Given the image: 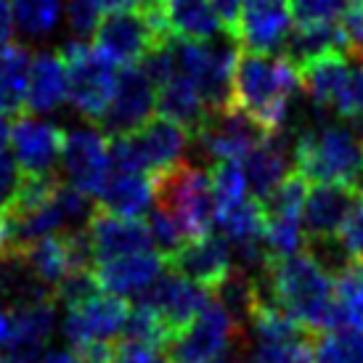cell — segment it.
<instances>
[{"mask_svg": "<svg viewBox=\"0 0 363 363\" xmlns=\"http://www.w3.org/2000/svg\"><path fill=\"white\" fill-rule=\"evenodd\" d=\"M305 199H308V181L300 172H289L286 181L262 202V210H265L268 220H276V218L303 220Z\"/></svg>", "mask_w": 363, "mask_h": 363, "instance_id": "35", "label": "cell"}, {"mask_svg": "<svg viewBox=\"0 0 363 363\" xmlns=\"http://www.w3.org/2000/svg\"><path fill=\"white\" fill-rule=\"evenodd\" d=\"M210 181L215 196V218L247 199V181L239 162H215L210 167Z\"/></svg>", "mask_w": 363, "mask_h": 363, "instance_id": "34", "label": "cell"}, {"mask_svg": "<svg viewBox=\"0 0 363 363\" xmlns=\"http://www.w3.org/2000/svg\"><path fill=\"white\" fill-rule=\"evenodd\" d=\"M257 286L289 318L303 323L311 334L332 332L334 315V279L308 250L292 257L271 260Z\"/></svg>", "mask_w": 363, "mask_h": 363, "instance_id": "1", "label": "cell"}, {"mask_svg": "<svg viewBox=\"0 0 363 363\" xmlns=\"http://www.w3.org/2000/svg\"><path fill=\"white\" fill-rule=\"evenodd\" d=\"M289 6L297 24H321L337 19L347 6V0H289Z\"/></svg>", "mask_w": 363, "mask_h": 363, "instance_id": "39", "label": "cell"}, {"mask_svg": "<svg viewBox=\"0 0 363 363\" xmlns=\"http://www.w3.org/2000/svg\"><path fill=\"white\" fill-rule=\"evenodd\" d=\"M164 260L157 252H141L130 255V257H120V260L99 262L93 273L101 289L111 297H141L149 286L162 276Z\"/></svg>", "mask_w": 363, "mask_h": 363, "instance_id": "21", "label": "cell"}, {"mask_svg": "<svg viewBox=\"0 0 363 363\" xmlns=\"http://www.w3.org/2000/svg\"><path fill=\"white\" fill-rule=\"evenodd\" d=\"M21 257L27 260L30 271L38 276V281H40L43 286H48L51 292L59 286V281L67 273L74 271L69 244H67V236H64V233L30 244V247L21 252Z\"/></svg>", "mask_w": 363, "mask_h": 363, "instance_id": "29", "label": "cell"}, {"mask_svg": "<svg viewBox=\"0 0 363 363\" xmlns=\"http://www.w3.org/2000/svg\"><path fill=\"white\" fill-rule=\"evenodd\" d=\"M13 40V13L9 0H0V53L9 51Z\"/></svg>", "mask_w": 363, "mask_h": 363, "instance_id": "46", "label": "cell"}, {"mask_svg": "<svg viewBox=\"0 0 363 363\" xmlns=\"http://www.w3.org/2000/svg\"><path fill=\"white\" fill-rule=\"evenodd\" d=\"M67 24L77 40L96 35L99 27V9L93 0H67Z\"/></svg>", "mask_w": 363, "mask_h": 363, "instance_id": "41", "label": "cell"}, {"mask_svg": "<svg viewBox=\"0 0 363 363\" xmlns=\"http://www.w3.org/2000/svg\"><path fill=\"white\" fill-rule=\"evenodd\" d=\"M276 135V133H273ZM196 146L215 162H242L247 154L271 138V133L260 128L252 117H247L236 106L218 114H210L199 130L191 135Z\"/></svg>", "mask_w": 363, "mask_h": 363, "instance_id": "11", "label": "cell"}, {"mask_svg": "<svg viewBox=\"0 0 363 363\" xmlns=\"http://www.w3.org/2000/svg\"><path fill=\"white\" fill-rule=\"evenodd\" d=\"M340 30L347 43V56L363 59V0H347L340 13Z\"/></svg>", "mask_w": 363, "mask_h": 363, "instance_id": "40", "label": "cell"}, {"mask_svg": "<svg viewBox=\"0 0 363 363\" xmlns=\"http://www.w3.org/2000/svg\"><path fill=\"white\" fill-rule=\"evenodd\" d=\"M313 363H363V329L315 334Z\"/></svg>", "mask_w": 363, "mask_h": 363, "instance_id": "31", "label": "cell"}, {"mask_svg": "<svg viewBox=\"0 0 363 363\" xmlns=\"http://www.w3.org/2000/svg\"><path fill=\"white\" fill-rule=\"evenodd\" d=\"M347 72H350L347 53L321 56V59H315L313 64H308L305 69L297 72L300 88L311 99L313 109L321 111V114L326 109H334V101H337V96H340L345 80H347Z\"/></svg>", "mask_w": 363, "mask_h": 363, "instance_id": "26", "label": "cell"}, {"mask_svg": "<svg viewBox=\"0 0 363 363\" xmlns=\"http://www.w3.org/2000/svg\"><path fill=\"white\" fill-rule=\"evenodd\" d=\"M30 48L11 45L0 53V117H24L27 114V85L32 69Z\"/></svg>", "mask_w": 363, "mask_h": 363, "instance_id": "28", "label": "cell"}, {"mask_svg": "<svg viewBox=\"0 0 363 363\" xmlns=\"http://www.w3.org/2000/svg\"><path fill=\"white\" fill-rule=\"evenodd\" d=\"M297 88H300L297 72L281 56L271 59V56L242 51L233 72L231 106L252 117L260 128L273 135L284 130Z\"/></svg>", "mask_w": 363, "mask_h": 363, "instance_id": "2", "label": "cell"}, {"mask_svg": "<svg viewBox=\"0 0 363 363\" xmlns=\"http://www.w3.org/2000/svg\"><path fill=\"white\" fill-rule=\"evenodd\" d=\"M99 281L93 268H74L59 281V286L53 289V300L61 303L67 311H74L80 305L91 303L93 297H99Z\"/></svg>", "mask_w": 363, "mask_h": 363, "instance_id": "36", "label": "cell"}, {"mask_svg": "<svg viewBox=\"0 0 363 363\" xmlns=\"http://www.w3.org/2000/svg\"><path fill=\"white\" fill-rule=\"evenodd\" d=\"M286 146H284L281 133L271 135L265 143H260L257 149L247 154L239 164L244 170V181H247V189L252 191L255 202H265L289 175V167H286Z\"/></svg>", "mask_w": 363, "mask_h": 363, "instance_id": "24", "label": "cell"}, {"mask_svg": "<svg viewBox=\"0 0 363 363\" xmlns=\"http://www.w3.org/2000/svg\"><path fill=\"white\" fill-rule=\"evenodd\" d=\"M210 6L215 9L218 19L223 21L228 38L236 40V24H239V13H242V0H210Z\"/></svg>", "mask_w": 363, "mask_h": 363, "instance_id": "45", "label": "cell"}, {"mask_svg": "<svg viewBox=\"0 0 363 363\" xmlns=\"http://www.w3.org/2000/svg\"><path fill=\"white\" fill-rule=\"evenodd\" d=\"M96 9L104 11L106 16L109 13H122V11H138L141 9V0H93Z\"/></svg>", "mask_w": 363, "mask_h": 363, "instance_id": "47", "label": "cell"}, {"mask_svg": "<svg viewBox=\"0 0 363 363\" xmlns=\"http://www.w3.org/2000/svg\"><path fill=\"white\" fill-rule=\"evenodd\" d=\"M67 69V99L85 120L99 125L117 91V64L82 40H69L61 48Z\"/></svg>", "mask_w": 363, "mask_h": 363, "instance_id": "7", "label": "cell"}, {"mask_svg": "<svg viewBox=\"0 0 363 363\" xmlns=\"http://www.w3.org/2000/svg\"><path fill=\"white\" fill-rule=\"evenodd\" d=\"M125 342L141 345V347H152V350H167L170 345V332L162 323V318L154 311H149L146 305L135 303L128 313V321L122 329Z\"/></svg>", "mask_w": 363, "mask_h": 363, "instance_id": "33", "label": "cell"}, {"mask_svg": "<svg viewBox=\"0 0 363 363\" xmlns=\"http://www.w3.org/2000/svg\"><path fill=\"white\" fill-rule=\"evenodd\" d=\"M157 183V207L172 215L189 242H199L212 233L215 225V196H212L210 170L181 162L164 172Z\"/></svg>", "mask_w": 363, "mask_h": 363, "instance_id": "5", "label": "cell"}, {"mask_svg": "<svg viewBox=\"0 0 363 363\" xmlns=\"http://www.w3.org/2000/svg\"><path fill=\"white\" fill-rule=\"evenodd\" d=\"M0 223H3V215H0Z\"/></svg>", "mask_w": 363, "mask_h": 363, "instance_id": "50", "label": "cell"}, {"mask_svg": "<svg viewBox=\"0 0 363 363\" xmlns=\"http://www.w3.org/2000/svg\"><path fill=\"white\" fill-rule=\"evenodd\" d=\"M164 265L167 271L178 273L186 281L196 284L212 294L233 271L231 244L220 233H210L199 242H186L170 260H164Z\"/></svg>", "mask_w": 363, "mask_h": 363, "instance_id": "16", "label": "cell"}, {"mask_svg": "<svg viewBox=\"0 0 363 363\" xmlns=\"http://www.w3.org/2000/svg\"><path fill=\"white\" fill-rule=\"evenodd\" d=\"M210 300L212 294L207 289L186 281L183 276L172 271L162 273L160 279L138 297V303L160 315L162 323L170 332V340L178 337L183 329H189L196 321V315L210 305Z\"/></svg>", "mask_w": 363, "mask_h": 363, "instance_id": "13", "label": "cell"}, {"mask_svg": "<svg viewBox=\"0 0 363 363\" xmlns=\"http://www.w3.org/2000/svg\"><path fill=\"white\" fill-rule=\"evenodd\" d=\"M244 334L242 326H236L233 318L223 311V305L212 297L196 321L183 329L178 337H172L167 345L170 363H212L223 355L233 342H239Z\"/></svg>", "mask_w": 363, "mask_h": 363, "instance_id": "8", "label": "cell"}, {"mask_svg": "<svg viewBox=\"0 0 363 363\" xmlns=\"http://www.w3.org/2000/svg\"><path fill=\"white\" fill-rule=\"evenodd\" d=\"M149 233H152L154 247L160 250L162 260H170L172 255L189 242V239L183 236L181 225L172 220V215H167L162 207H154V210L149 212Z\"/></svg>", "mask_w": 363, "mask_h": 363, "instance_id": "38", "label": "cell"}, {"mask_svg": "<svg viewBox=\"0 0 363 363\" xmlns=\"http://www.w3.org/2000/svg\"><path fill=\"white\" fill-rule=\"evenodd\" d=\"M157 202V183L141 172H111L106 189L99 194V210L138 220L143 212H152Z\"/></svg>", "mask_w": 363, "mask_h": 363, "instance_id": "23", "label": "cell"}, {"mask_svg": "<svg viewBox=\"0 0 363 363\" xmlns=\"http://www.w3.org/2000/svg\"><path fill=\"white\" fill-rule=\"evenodd\" d=\"M11 13L27 38H43L59 24L61 0H11Z\"/></svg>", "mask_w": 363, "mask_h": 363, "instance_id": "32", "label": "cell"}, {"mask_svg": "<svg viewBox=\"0 0 363 363\" xmlns=\"http://www.w3.org/2000/svg\"><path fill=\"white\" fill-rule=\"evenodd\" d=\"M9 337H11V313L0 305V358H3V353H6Z\"/></svg>", "mask_w": 363, "mask_h": 363, "instance_id": "48", "label": "cell"}, {"mask_svg": "<svg viewBox=\"0 0 363 363\" xmlns=\"http://www.w3.org/2000/svg\"><path fill=\"white\" fill-rule=\"evenodd\" d=\"M337 242L342 244V250L350 257H363V196L355 202V207L350 210L347 220H345L342 231L337 236Z\"/></svg>", "mask_w": 363, "mask_h": 363, "instance_id": "43", "label": "cell"}, {"mask_svg": "<svg viewBox=\"0 0 363 363\" xmlns=\"http://www.w3.org/2000/svg\"><path fill=\"white\" fill-rule=\"evenodd\" d=\"M218 228L220 236L228 244H233V250L247 247V244H260L265 242V228H268V218L262 210L260 202L255 199H244L242 204H236L233 210L220 212L218 218Z\"/></svg>", "mask_w": 363, "mask_h": 363, "instance_id": "30", "label": "cell"}, {"mask_svg": "<svg viewBox=\"0 0 363 363\" xmlns=\"http://www.w3.org/2000/svg\"><path fill=\"white\" fill-rule=\"evenodd\" d=\"M355 135H358V138H361V143H363V130H358V133H355Z\"/></svg>", "mask_w": 363, "mask_h": 363, "instance_id": "49", "label": "cell"}, {"mask_svg": "<svg viewBox=\"0 0 363 363\" xmlns=\"http://www.w3.org/2000/svg\"><path fill=\"white\" fill-rule=\"evenodd\" d=\"M162 40L170 38H162L143 11L109 13L96 27V51L122 67H138Z\"/></svg>", "mask_w": 363, "mask_h": 363, "instance_id": "12", "label": "cell"}, {"mask_svg": "<svg viewBox=\"0 0 363 363\" xmlns=\"http://www.w3.org/2000/svg\"><path fill=\"white\" fill-rule=\"evenodd\" d=\"M334 111L342 120L353 122L355 133L363 130V59L350 61V72H347V80L334 101Z\"/></svg>", "mask_w": 363, "mask_h": 363, "instance_id": "37", "label": "cell"}, {"mask_svg": "<svg viewBox=\"0 0 363 363\" xmlns=\"http://www.w3.org/2000/svg\"><path fill=\"white\" fill-rule=\"evenodd\" d=\"M61 167L69 186L85 196H99L111 178V143L101 130H69L61 149Z\"/></svg>", "mask_w": 363, "mask_h": 363, "instance_id": "9", "label": "cell"}, {"mask_svg": "<svg viewBox=\"0 0 363 363\" xmlns=\"http://www.w3.org/2000/svg\"><path fill=\"white\" fill-rule=\"evenodd\" d=\"M154 30L170 40L212 43L215 38H228V32L218 19L210 0H164L160 13H146ZM233 40V38H231Z\"/></svg>", "mask_w": 363, "mask_h": 363, "instance_id": "18", "label": "cell"}, {"mask_svg": "<svg viewBox=\"0 0 363 363\" xmlns=\"http://www.w3.org/2000/svg\"><path fill=\"white\" fill-rule=\"evenodd\" d=\"M111 363H170V361L162 358V350L141 347V345H130L122 340V342H114Z\"/></svg>", "mask_w": 363, "mask_h": 363, "instance_id": "44", "label": "cell"}, {"mask_svg": "<svg viewBox=\"0 0 363 363\" xmlns=\"http://www.w3.org/2000/svg\"><path fill=\"white\" fill-rule=\"evenodd\" d=\"M157 109V88L141 67H125L117 74V91L99 120L106 138H125L138 133Z\"/></svg>", "mask_w": 363, "mask_h": 363, "instance_id": "10", "label": "cell"}, {"mask_svg": "<svg viewBox=\"0 0 363 363\" xmlns=\"http://www.w3.org/2000/svg\"><path fill=\"white\" fill-rule=\"evenodd\" d=\"M172 51L178 61V72L194 82L210 114L231 109L233 72L239 61V43L231 38L212 43L172 40Z\"/></svg>", "mask_w": 363, "mask_h": 363, "instance_id": "4", "label": "cell"}, {"mask_svg": "<svg viewBox=\"0 0 363 363\" xmlns=\"http://www.w3.org/2000/svg\"><path fill=\"white\" fill-rule=\"evenodd\" d=\"M130 305L122 297L99 294L91 303L80 305L74 311H67L64 318V337L69 340L72 350H82L88 345L111 342L117 334H122L128 321Z\"/></svg>", "mask_w": 363, "mask_h": 363, "instance_id": "15", "label": "cell"}, {"mask_svg": "<svg viewBox=\"0 0 363 363\" xmlns=\"http://www.w3.org/2000/svg\"><path fill=\"white\" fill-rule=\"evenodd\" d=\"M292 21L289 0H242L236 43L244 51L271 56L284 48L292 32Z\"/></svg>", "mask_w": 363, "mask_h": 363, "instance_id": "14", "label": "cell"}, {"mask_svg": "<svg viewBox=\"0 0 363 363\" xmlns=\"http://www.w3.org/2000/svg\"><path fill=\"white\" fill-rule=\"evenodd\" d=\"M329 53H347V43L340 30V21H321V24H297L281 48V59L294 72L305 69L321 56Z\"/></svg>", "mask_w": 363, "mask_h": 363, "instance_id": "22", "label": "cell"}, {"mask_svg": "<svg viewBox=\"0 0 363 363\" xmlns=\"http://www.w3.org/2000/svg\"><path fill=\"white\" fill-rule=\"evenodd\" d=\"M88 239H91L96 265L120 260V257H130V255L152 252L154 247L149 225L143 220L117 218V215H109L99 207L88 220Z\"/></svg>", "mask_w": 363, "mask_h": 363, "instance_id": "19", "label": "cell"}, {"mask_svg": "<svg viewBox=\"0 0 363 363\" xmlns=\"http://www.w3.org/2000/svg\"><path fill=\"white\" fill-rule=\"evenodd\" d=\"M157 111L164 120L181 125L189 135H194L210 117V109L204 106L199 91L194 88L191 80L183 77L181 72L170 82L157 88Z\"/></svg>", "mask_w": 363, "mask_h": 363, "instance_id": "25", "label": "cell"}, {"mask_svg": "<svg viewBox=\"0 0 363 363\" xmlns=\"http://www.w3.org/2000/svg\"><path fill=\"white\" fill-rule=\"evenodd\" d=\"M189 133L181 125L152 117L138 133L111 141V167L117 172H141L149 178H160L183 162L189 146Z\"/></svg>", "mask_w": 363, "mask_h": 363, "instance_id": "6", "label": "cell"}, {"mask_svg": "<svg viewBox=\"0 0 363 363\" xmlns=\"http://www.w3.org/2000/svg\"><path fill=\"white\" fill-rule=\"evenodd\" d=\"M21 189V170L13 154L6 152V146L0 149V212H6L11 204L16 202Z\"/></svg>", "mask_w": 363, "mask_h": 363, "instance_id": "42", "label": "cell"}, {"mask_svg": "<svg viewBox=\"0 0 363 363\" xmlns=\"http://www.w3.org/2000/svg\"><path fill=\"white\" fill-rule=\"evenodd\" d=\"M292 157L294 172L308 183L363 191V143L355 130L337 125L303 128L292 143Z\"/></svg>", "mask_w": 363, "mask_h": 363, "instance_id": "3", "label": "cell"}, {"mask_svg": "<svg viewBox=\"0 0 363 363\" xmlns=\"http://www.w3.org/2000/svg\"><path fill=\"white\" fill-rule=\"evenodd\" d=\"M67 99V69L56 53H38L32 59L27 85V114L53 111Z\"/></svg>", "mask_w": 363, "mask_h": 363, "instance_id": "27", "label": "cell"}, {"mask_svg": "<svg viewBox=\"0 0 363 363\" xmlns=\"http://www.w3.org/2000/svg\"><path fill=\"white\" fill-rule=\"evenodd\" d=\"M363 191L345 186H315L303 207V228L311 242H334Z\"/></svg>", "mask_w": 363, "mask_h": 363, "instance_id": "20", "label": "cell"}, {"mask_svg": "<svg viewBox=\"0 0 363 363\" xmlns=\"http://www.w3.org/2000/svg\"><path fill=\"white\" fill-rule=\"evenodd\" d=\"M64 138L67 130L53 122H40L30 114L19 117L11 128V146L21 175H53L56 162H61Z\"/></svg>", "mask_w": 363, "mask_h": 363, "instance_id": "17", "label": "cell"}]
</instances>
